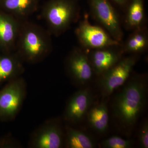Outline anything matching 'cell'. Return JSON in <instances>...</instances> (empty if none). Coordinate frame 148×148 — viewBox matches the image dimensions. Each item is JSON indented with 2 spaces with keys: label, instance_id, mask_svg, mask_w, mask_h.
I'll use <instances>...</instances> for the list:
<instances>
[{
  "label": "cell",
  "instance_id": "d6986e66",
  "mask_svg": "<svg viewBox=\"0 0 148 148\" xmlns=\"http://www.w3.org/2000/svg\"><path fill=\"white\" fill-rule=\"evenodd\" d=\"M131 140L123 139L118 136H113L105 139L101 143V147L104 148H130L133 147Z\"/></svg>",
  "mask_w": 148,
  "mask_h": 148
},
{
  "label": "cell",
  "instance_id": "7a4b0ae2",
  "mask_svg": "<svg viewBox=\"0 0 148 148\" xmlns=\"http://www.w3.org/2000/svg\"><path fill=\"white\" fill-rule=\"evenodd\" d=\"M50 32L34 23L21 22L16 46L21 59L38 62L51 52L52 44Z\"/></svg>",
  "mask_w": 148,
  "mask_h": 148
},
{
  "label": "cell",
  "instance_id": "4fadbf2b",
  "mask_svg": "<svg viewBox=\"0 0 148 148\" xmlns=\"http://www.w3.org/2000/svg\"><path fill=\"white\" fill-rule=\"evenodd\" d=\"M123 54H137L147 51L148 48V31L146 26L133 30L125 41L121 44Z\"/></svg>",
  "mask_w": 148,
  "mask_h": 148
},
{
  "label": "cell",
  "instance_id": "30bf717a",
  "mask_svg": "<svg viewBox=\"0 0 148 148\" xmlns=\"http://www.w3.org/2000/svg\"><path fill=\"white\" fill-rule=\"evenodd\" d=\"M93 96L90 88H84L76 92L70 98L65 112V119L72 123L82 121L92 106Z\"/></svg>",
  "mask_w": 148,
  "mask_h": 148
},
{
  "label": "cell",
  "instance_id": "ac0fdd59",
  "mask_svg": "<svg viewBox=\"0 0 148 148\" xmlns=\"http://www.w3.org/2000/svg\"><path fill=\"white\" fill-rule=\"evenodd\" d=\"M66 143L70 148H93L96 144L88 134L82 130L68 127L66 129Z\"/></svg>",
  "mask_w": 148,
  "mask_h": 148
},
{
  "label": "cell",
  "instance_id": "9a60e30c",
  "mask_svg": "<svg viewBox=\"0 0 148 148\" xmlns=\"http://www.w3.org/2000/svg\"><path fill=\"white\" fill-rule=\"evenodd\" d=\"M88 124L95 132L103 134L109 127V110L107 103L102 102L91 106L86 115Z\"/></svg>",
  "mask_w": 148,
  "mask_h": 148
},
{
  "label": "cell",
  "instance_id": "8992f818",
  "mask_svg": "<svg viewBox=\"0 0 148 148\" xmlns=\"http://www.w3.org/2000/svg\"><path fill=\"white\" fill-rule=\"evenodd\" d=\"M90 14L111 36L121 42L123 36L116 10L109 0H88Z\"/></svg>",
  "mask_w": 148,
  "mask_h": 148
},
{
  "label": "cell",
  "instance_id": "e0dca14e",
  "mask_svg": "<svg viewBox=\"0 0 148 148\" xmlns=\"http://www.w3.org/2000/svg\"><path fill=\"white\" fill-rule=\"evenodd\" d=\"M21 59L17 53L0 57V82L14 79L21 73Z\"/></svg>",
  "mask_w": 148,
  "mask_h": 148
},
{
  "label": "cell",
  "instance_id": "ffe728a7",
  "mask_svg": "<svg viewBox=\"0 0 148 148\" xmlns=\"http://www.w3.org/2000/svg\"><path fill=\"white\" fill-rule=\"evenodd\" d=\"M138 143L140 148H148V123L147 120L143 122L139 130Z\"/></svg>",
  "mask_w": 148,
  "mask_h": 148
},
{
  "label": "cell",
  "instance_id": "6da1fadb",
  "mask_svg": "<svg viewBox=\"0 0 148 148\" xmlns=\"http://www.w3.org/2000/svg\"><path fill=\"white\" fill-rule=\"evenodd\" d=\"M115 95L113 114L120 129L130 135L144 111L147 95V75L135 74L130 77Z\"/></svg>",
  "mask_w": 148,
  "mask_h": 148
},
{
  "label": "cell",
  "instance_id": "9c48e42d",
  "mask_svg": "<svg viewBox=\"0 0 148 148\" xmlns=\"http://www.w3.org/2000/svg\"><path fill=\"white\" fill-rule=\"evenodd\" d=\"M121 45L85 50L95 75L99 76L112 68L123 57Z\"/></svg>",
  "mask_w": 148,
  "mask_h": 148
},
{
  "label": "cell",
  "instance_id": "7c38bea8",
  "mask_svg": "<svg viewBox=\"0 0 148 148\" xmlns=\"http://www.w3.org/2000/svg\"><path fill=\"white\" fill-rule=\"evenodd\" d=\"M63 134L58 122L49 123L37 133L34 146L38 148H59L62 147Z\"/></svg>",
  "mask_w": 148,
  "mask_h": 148
},
{
  "label": "cell",
  "instance_id": "8fae6325",
  "mask_svg": "<svg viewBox=\"0 0 148 148\" xmlns=\"http://www.w3.org/2000/svg\"><path fill=\"white\" fill-rule=\"evenodd\" d=\"M21 20L8 13L0 12V46L12 49L16 46Z\"/></svg>",
  "mask_w": 148,
  "mask_h": 148
},
{
  "label": "cell",
  "instance_id": "277c9868",
  "mask_svg": "<svg viewBox=\"0 0 148 148\" xmlns=\"http://www.w3.org/2000/svg\"><path fill=\"white\" fill-rule=\"evenodd\" d=\"M140 55L123 57L115 65L98 76V85L103 97H108L126 82L131 76Z\"/></svg>",
  "mask_w": 148,
  "mask_h": 148
},
{
  "label": "cell",
  "instance_id": "44dd1931",
  "mask_svg": "<svg viewBox=\"0 0 148 148\" xmlns=\"http://www.w3.org/2000/svg\"><path fill=\"white\" fill-rule=\"evenodd\" d=\"M120 7L123 8L127 7L130 0H112Z\"/></svg>",
  "mask_w": 148,
  "mask_h": 148
},
{
  "label": "cell",
  "instance_id": "ba28073f",
  "mask_svg": "<svg viewBox=\"0 0 148 148\" xmlns=\"http://www.w3.org/2000/svg\"><path fill=\"white\" fill-rule=\"evenodd\" d=\"M21 79H13L0 92V114L11 117L17 113L23 102L24 86Z\"/></svg>",
  "mask_w": 148,
  "mask_h": 148
},
{
  "label": "cell",
  "instance_id": "2e32d148",
  "mask_svg": "<svg viewBox=\"0 0 148 148\" xmlns=\"http://www.w3.org/2000/svg\"><path fill=\"white\" fill-rule=\"evenodd\" d=\"M126 9L125 24L127 29L133 31L145 26L144 0H130Z\"/></svg>",
  "mask_w": 148,
  "mask_h": 148
},
{
  "label": "cell",
  "instance_id": "5bb4252c",
  "mask_svg": "<svg viewBox=\"0 0 148 148\" xmlns=\"http://www.w3.org/2000/svg\"><path fill=\"white\" fill-rule=\"evenodd\" d=\"M40 0H0V5L7 13L21 20L38 8Z\"/></svg>",
  "mask_w": 148,
  "mask_h": 148
},
{
  "label": "cell",
  "instance_id": "52a82bcc",
  "mask_svg": "<svg viewBox=\"0 0 148 148\" xmlns=\"http://www.w3.org/2000/svg\"><path fill=\"white\" fill-rule=\"evenodd\" d=\"M67 71L71 77L80 85H85L92 80L95 75L86 50L75 47L69 53L66 60Z\"/></svg>",
  "mask_w": 148,
  "mask_h": 148
},
{
  "label": "cell",
  "instance_id": "5b68a950",
  "mask_svg": "<svg viewBox=\"0 0 148 148\" xmlns=\"http://www.w3.org/2000/svg\"><path fill=\"white\" fill-rule=\"evenodd\" d=\"M75 34L82 48L86 50L98 49L121 44L114 39L105 29L90 24L89 15L87 13L79 21Z\"/></svg>",
  "mask_w": 148,
  "mask_h": 148
},
{
  "label": "cell",
  "instance_id": "3957f363",
  "mask_svg": "<svg viewBox=\"0 0 148 148\" xmlns=\"http://www.w3.org/2000/svg\"><path fill=\"white\" fill-rule=\"evenodd\" d=\"M79 0H49L43 6L41 16L49 32L58 36L64 34L80 17Z\"/></svg>",
  "mask_w": 148,
  "mask_h": 148
}]
</instances>
